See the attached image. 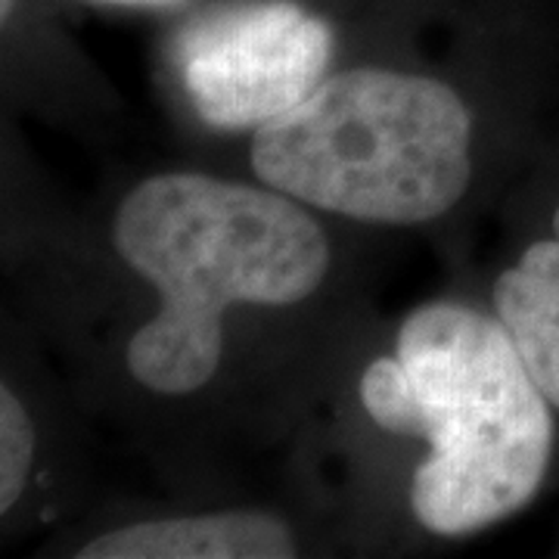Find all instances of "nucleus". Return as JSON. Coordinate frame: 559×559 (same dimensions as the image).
Segmentation results:
<instances>
[{
  "label": "nucleus",
  "instance_id": "obj_6",
  "mask_svg": "<svg viewBox=\"0 0 559 559\" xmlns=\"http://www.w3.org/2000/svg\"><path fill=\"white\" fill-rule=\"evenodd\" d=\"M554 240L525 249L495 283V308L544 399L559 407V209Z\"/></svg>",
  "mask_w": 559,
  "mask_h": 559
},
{
  "label": "nucleus",
  "instance_id": "obj_7",
  "mask_svg": "<svg viewBox=\"0 0 559 559\" xmlns=\"http://www.w3.org/2000/svg\"><path fill=\"white\" fill-rule=\"evenodd\" d=\"M35 460V426L25 414L22 401L0 389V510L7 513L16 500L32 473Z\"/></svg>",
  "mask_w": 559,
  "mask_h": 559
},
{
  "label": "nucleus",
  "instance_id": "obj_8",
  "mask_svg": "<svg viewBox=\"0 0 559 559\" xmlns=\"http://www.w3.org/2000/svg\"><path fill=\"white\" fill-rule=\"evenodd\" d=\"M100 3H119V7H171L178 0H100Z\"/></svg>",
  "mask_w": 559,
  "mask_h": 559
},
{
  "label": "nucleus",
  "instance_id": "obj_5",
  "mask_svg": "<svg viewBox=\"0 0 559 559\" xmlns=\"http://www.w3.org/2000/svg\"><path fill=\"white\" fill-rule=\"evenodd\" d=\"M81 559H289L296 540L286 522L255 510L116 528L81 547Z\"/></svg>",
  "mask_w": 559,
  "mask_h": 559
},
{
  "label": "nucleus",
  "instance_id": "obj_4",
  "mask_svg": "<svg viewBox=\"0 0 559 559\" xmlns=\"http://www.w3.org/2000/svg\"><path fill=\"white\" fill-rule=\"evenodd\" d=\"M330 53V25L289 0L202 16L175 47L193 109L221 131L261 128L293 109L323 81Z\"/></svg>",
  "mask_w": 559,
  "mask_h": 559
},
{
  "label": "nucleus",
  "instance_id": "obj_3",
  "mask_svg": "<svg viewBox=\"0 0 559 559\" xmlns=\"http://www.w3.org/2000/svg\"><path fill=\"white\" fill-rule=\"evenodd\" d=\"M473 121L432 79L348 69L255 128L252 168L267 187L373 224L441 218L469 187Z\"/></svg>",
  "mask_w": 559,
  "mask_h": 559
},
{
  "label": "nucleus",
  "instance_id": "obj_9",
  "mask_svg": "<svg viewBox=\"0 0 559 559\" xmlns=\"http://www.w3.org/2000/svg\"><path fill=\"white\" fill-rule=\"evenodd\" d=\"M10 7H13V0H3V16H10Z\"/></svg>",
  "mask_w": 559,
  "mask_h": 559
},
{
  "label": "nucleus",
  "instance_id": "obj_1",
  "mask_svg": "<svg viewBox=\"0 0 559 559\" xmlns=\"http://www.w3.org/2000/svg\"><path fill=\"white\" fill-rule=\"evenodd\" d=\"M360 401L382 429L432 444L411 481V507L436 535L460 538L513 516L547 473L550 401L503 323L473 308H417L395 358L364 370Z\"/></svg>",
  "mask_w": 559,
  "mask_h": 559
},
{
  "label": "nucleus",
  "instance_id": "obj_2",
  "mask_svg": "<svg viewBox=\"0 0 559 559\" xmlns=\"http://www.w3.org/2000/svg\"><path fill=\"white\" fill-rule=\"evenodd\" d=\"M112 240L159 289V314L128 348L134 380L162 395L215 377L230 305H296L330 267V242L301 205L205 175H159L121 202Z\"/></svg>",
  "mask_w": 559,
  "mask_h": 559
}]
</instances>
